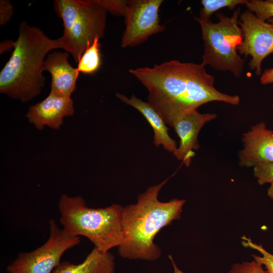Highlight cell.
<instances>
[{
	"label": "cell",
	"instance_id": "e0dca14e",
	"mask_svg": "<svg viewBox=\"0 0 273 273\" xmlns=\"http://www.w3.org/2000/svg\"><path fill=\"white\" fill-rule=\"evenodd\" d=\"M248 0H202V8L200 11V20L207 21L210 20L214 13L224 8L231 10H235L238 5H246Z\"/></svg>",
	"mask_w": 273,
	"mask_h": 273
},
{
	"label": "cell",
	"instance_id": "3957f363",
	"mask_svg": "<svg viewBox=\"0 0 273 273\" xmlns=\"http://www.w3.org/2000/svg\"><path fill=\"white\" fill-rule=\"evenodd\" d=\"M14 49L0 72V92L23 102L38 96L44 85V61L52 50L62 49L59 38L52 39L35 26L22 22Z\"/></svg>",
	"mask_w": 273,
	"mask_h": 273
},
{
	"label": "cell",
	"instance_id": "2e32d148",
	"mask_svg": "<svg viewBox=\"0 0 273 273\" xmlns=\"http://www.w3.org/2000/svg\"><path fill=\"white\" fill-rule=\"evenodd\" d=\"M100 39L96 38L82 54L77 67L79 72L94 74L101 65Z\"/></svg>",
	"mask_w": 273,
	"mask_h": 273
},
{
	"label": "cell",
	"instance_id": "52a82bcc",
	"mask_svg": "<svg viewBox=\"0 0 273 273\" xmlns=\"http://www.w3.org/2000/svg\"><path fill=\"white\" fill-rule=\"evenodd\" d=\"M79 237L65 236L53 219L49 221V236L41 246L19 254L7 267L9 273H52L64 253L78 245Z\"/></svg>",
	"mask_w": 273,
	"mask_h": 273
},
{
	"label": "cell",
	"instance_id": "8992f818",
	"mask_svg": "<svg viewBox=\"0 0 273 273\" xmlns=\"http://www.w3.org/2000/svg\"><path fill=\"white\" fill-rule=\"evenodd\" d=\"M240 14L239 7L231 17L217 13L218 21L216 23L195 18L200 25L204 43L201 64L217 71H229L236 77L242 75L245 64L237 50L243 39L239 24Z\"/></svg>",
	"mask_w": 273,
	"mask_h": 273
},
{
	"label": "cell",
	"instance_id": "6da1fadb",
	"mask_svg": "<svg viewBox=\"0 0 273 273\" xmlns=\"http://www.w3.org/2000/svg\"><path fill=\"white\" fill-rule=\"evenodd\" d=\"M148 89L149 102L163 119L221 102L239 105L238 95L223 93L214 86V77L201 64L173 60L129 70Z\"/></svg>",
	"mask_w": 273,
	"mask_h": 273
},
{
	"label": "cell",
	"instance_id": "cb8c5ba5",
	"mask_svg": "<svg viewBox=\"0 0 273 273\" xmlns=\"http://www.w3.org/2000/svg\"><path fill=\"white\" fill-rule=\"evenodd\" d=\"M260 81L264 85L273 83V67L264 71L260 76Z\"/></svg>",
	"mask_w": 273,
	"mask_h": 273
},
{
	"label": "cell",
	"instance_id": "44dd1931",
	"mask_svg": "<svg viewBox=\"0 0 273 273\" xmlns=\"http://www.w3.org/2000/svg\"><path fill=\"white\" fill-rule=\"evenodd\" d=\"M98 2L107 12L124 17L129 1L125 0H97Z\"/></svg>",
	"mask_w": 273,
	"mask_h": 273
},
{
	"label": "cell",
	"instance_id": "4316f807",
	"mask_svg": "<svg viewBox=\"0 0 273 273\" xmlns=\"http://www.w3.org/2000/svg\"><path fill=\"white\" fill-rule=\"evenodd\" d=\"M270 185L267 190V196L273 200V181L270 183Z\"/></svg>",
	"mask_w": 273,
	"mask_h": 273
},
{
	"label": "cell",
	"instance_id": "484cf974",
	"mask_svg": "<svg viewBox=\"0 0 273 273\" xmlns=\"http://www.w3.org/2000/svg\"><path fill=\"white\" fill-rule=\"evenodd\" d=\"M168 258L169 259L173 269V273H184L182 270H181L176 265L175 261L171 255H168Z\"/></svg>",
	"mask_w": 273,
	"mask_h": 273
},
{
	"label": "cell",
	"instance_id": "f1b7e54d",
	"mask_svg": "<svg viewBox=\"0 0 273 273\" xmlns=\"http://www.w3.org/2000/svg\"><path fill=\"white\" fill-rule=\"evenodd\" d=\"M269 2L273 3V0H267Z\"/></svg>",
	"mask_w": 273,
	"mask_h": 273
},
{
	"label": "cell",
	"instance_id": "ac0fdd59",
	"mask_svg": "<svg viewBox=\"0 0 273 273\" xmlns=\"http://www.w3.org/2000/svg\"><path fill=\"white\" fill-rule=\"evenodd\" d=\"M242 240L244 247L256 250L261 254V256L252 254L254 260L264 266L267 273H273V254L266 251L261 245L254 243L249 238L243 236Z\"/></svg>",
	"mask_w": 273,
	"mask_h": 273
},
{
	"label": "cell",
	"instance_id": "9a60e30c",
	"mask_svg": "<svg viewBox=\"0 0 273 273\" xmlns=\"http://www.w3.org/2000/svg\"><path fill=\"white\" fill-rule=\"evenodd\" d=\"M115 267L114 257L111 253L94 247L81 262H61L52 273H114Z\"/></svg>",
	"mask_w": 273,
	"mask_h": 273
},
{
	"label": "cell",
	"instance_id": "d4e9b609",
	"mask_svg": "<svg viewBox=\"0 0 273 273\" xmlns=\"http://www.w3.org/2000/svg\"><path fill=\"white\" fill-rule=\"evenodd\" d=\"M15 41L12 40H5L1 43L0 52L1 54L6 51H10L13 48H14Z\"/></svg>",
	"mask_w": 273,
	"mask_h": 273
},
{
	"label": "cell",
	"instance_id": "5b68a950",
	"mask_svg": "<svg viewBox=\"0 0 273 273\" xmlns=\"http://www.w3.org/2000/svg\"><path fill=\"white\" fill-rule=\"evenodd\" d=\"M54 8L63 22L62 49L78 63L95 39L104 36L107 11L97 0H56Z\"/></svg>",
	"mask_w": 273,
	"mask_h": 273
},
{
	"label": "cell",
	"instance_id": "8fae6325",
	"mask_svg": "<svg viewBox=\"0 0 273 273\" xmlns=\"http://www.w3.org/2000/svg\"><path fill=\"white\" fill-rule=\"evenodd\" d=\"M243 148L238 153L239 164L254 167L261 163L273 162V131L264 122L251 127L243 134Z\"/></svg>",
	"mask_w": 273,
	"mask_h": 273
},
{
	"label": "cell",
	"instance_id": "7a4b0ae2",
	"mask_svg": "<svg viewBox=\"0 0 273 273\" xmlns=\"http://www.w3.org/2000/svg\"><path fill=\"white\" fill-rule=\"evenodd\" d=\"M167 179L151 186L139 195L137 202L123 207L122 222L124 242L118 247L122 258L154 261L162 251L154 241L165 226L179 219L186 200L173 199L167 202L158 199L161 188Z\"/></svg>",
	"mask_w": 273,
	"mask_h": 273
},
{
	"label": "cell",
	"instance_id": "d6986e66",
	"mask_svg": "<svg viewBox=\"0 0 273 273\" xmlns=\"http://www.w3.org/2000/svg\"><path fill=\"white\" fill-rule=\"evenodd\" d=\"M245 5L248 10L262 21H268L273 18V3L267 0H248Z\"/></svg>",
	"mask_w": 273,
	"mask_h": 273
},
{
	"label": "cell",
	"instance_id": "ffe728a7",
	"mask_svg": "<svg viewBox=\"0 0 273 273\" xmlns=\"http://www.w3.org/2000/svg\"><path fill=\"white\" fill-rule=\"evenodd\" d=\"M253 175L259 185L273 181V162L259 164L253 167Z\"/></svg>",
	"mask_w": 273,
	"mask_h": 273
},
{
	"label": "cell",
	"instance_id": "9c48e42d",
	"mask_svg": "<svg viewBox=\"0 0 273 273\" xmlns=\"http://www.w3.org/2000/svg\"><path fill=\"white\" fill-rule=\"evenodd\" d=\"M239 24L243 39L238 52L241 55L251 57L249 67L256 75H260L262 61L273 53V26L248 10L240 14Z\"/></svg>",
	"mask_w": 273,
	"mask_h": 273
},
{
	"label": "cell",
	"instance_id": "f546056e",
	"mask_svg": "<svg viewBox=\"0 0 273 273\" xmlns=\"http://www.w3.org/2000/svg\"><path fill=\"white\" fill-rule=\"evenodd\" d=\"M272 109H273V101H272Z\"/></svg>",
	"mask_w": 273,
	"mask_h": 273
},
{
	"label": "cell",
	"instance_id": "603a6c76",
	"mask_svg": "<svg viewBox=\"0 0 273 273\" xmlns=\"http://www.w3.org/2000/svg\"><path fill=\"white\" fill-rule=\"evenodd\" d=\"M14 12L13 7L10 1H0V25H5L11 19Z\"/></svg>",
	"mask_w": 273,
	"mask_h": 273
},
{
	"label": "cell",
	"instance_id": "7c38bea8",
	"mask_svg": "<svg viewBox=\"0 0 273 273\" xmlns=\"http://www.w3.org/2000/svg\"><path fill=\"white\" fill-rule=\"evenodd\" d=\"M74 113L71 97H60L50 92L43 101L29 107L26 117L38 130L45 126L58 129L63 124L64 118Z\"/></svg>",
	"mask_w": 273,
	"mask_h": 273
},
{
	"label": "cell",
	"instance_id": "4fadbf2b",
	"mask_svg": "<svg viewBox=\"0 0 273 273\" xmlns=\"http://www.w3.org/2000/svg\"><path fill=\"white\" fill-rule=\"evenodd\" d=\"M68 58V53L54 52L44 61L45 70L52 75L51 92L60 97H70L76 89L79 72L70 64Z\"/></svg>",
	"mask_w": 273,
	"mask_h": 273
},
{
	"label": "cell",
	"instance_id": "7402d4cb",
	"mask_svg": "<svg viewBox=\"0 0 273 273\" xmlns=\"http://www.w3.org/2000/svg\"><path fill=\"white\" fill-rule=\"evenodd\" d=\"M228 273H267L263 266L255 261L234 264Z\"/></svg>",
	"mask_w": 273,
	"mask_h": 273
},
{
	"label": "cell",
	"instance_id": "277c9868",
	"mask_svg": "<svg viewBox=\"0 0 273 273\" xmlns=\"http://www.w3.org/2000/svg\"><path fill=\"white\" fill-rule=\"evenodd\" d=\"M123 207L113 204L104 208H90L82 197L63 194L58 202L62 232L69 237L84 236L99 251L108 252L125 241Z\"/></svg>",
	"mask_w": 273,
	"mask_h": 273
},
{
	"label": "cell",
	"instance_id": "30bf717a",
	"mask_svg": "<svg viewBox=\"0 0 273 273\" xmlns=\"http://www.w3.org/2000/svg\"><path fill=\"white\" fill-rule=\"evenodd\" d=\"M216 117L214 113H201L195 110L164 119L166 124L173 128L179 139V145L173 154L177 160L186 166L190 165L195 151L199 148L198 138L201 129Z\"/></svg>",
	"mask_w": 273,
	"mask_h": 273
},
{
	"label": "cell",
	"instance_id": "5bb4252c",
	"mask_svg": "<svg viewBox=\"0 0 273 273\" xmlns=\"http://www.w3.org/2000/svg\"><path fill=\"white\" fill-rule=\"evenodd\" d=\"M116 97L123 103L139 111L151 125L154 132V144L156 147L162 146L166 151L174 153L177 148L176 141L169 134L168 128L159 113L148 102H145L132 95L116 94Z\"/></svg>",
	"mask_w": 273,
	"mask_h": 273
},
{
	"label": "cell",
	"instance_id": "ba28073f",
	"mask_svg": "<svg viewBox=\"0 0 273 273\" xmlns=\"http://www.w3.org/2000/svg\"><path fill=\"white\" fill-rule=\"evenodd\" d=\"M162 0L129 1L125 14V28L121 47H132L144 42L150 36L164 29L160 24L159 8Z\"/></svg>",
	"mask_w": 273,
	"mask_h": 273
},
{
	"label": "cell",
	"instance_id": "83f0119b",
	"mask_svg": "<svg viewBox=\"0 0 273 273\" xmlns=\"http://www.w3.org/2000/svg\"><path fill=\"white\" fill-rule=\"evenodd\" d=\"M267 22L269 23L270 24H271L273 26V18L269 19L267 21Z\"/></svg>",
	"mask_w": 273,
	"mask_h": 273
}]
</instances>
